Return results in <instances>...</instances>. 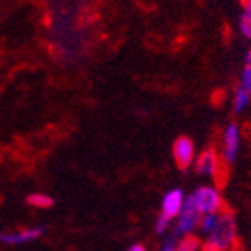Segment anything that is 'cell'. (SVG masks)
<instances>
[{"mask_svg":"<svg viewBox=\"0 0 251 251\" xmlns=\"http://www.w3.org/2000/svg\"><path fill=\"white\" fill-rule=\"evenodd\" d=\"M237 246V222L234 213L223 209L211 234L202 241V251H232Z\"/></svg>","mask_w":251,"mask_h":251,"instance_id":"cell-1","label":"cell"},{"mask_svg":"<svg viewBox=\"0 0 251 251\" xmlns=\"http://www.w3.org/2000/svg\"><path fill=\"white\" fill-rule=\"evenodd\" d=\"M201 218H202V213L199 211L195 201L192 199V195H186L183 207H181L179 214H177V218H176L174 228H172V235H174V237H183V235L193 234V232L199 228Z\"/></svg>","mask_w":251,"mask_h":251,"instance_id":"cell-2","label":"cell"},{"mask_svg":"<svg viewBox=\"0 0 251 251\" xmlns=\"http://www.w3.org/2000/svg\"><path fill=\"white\" fill-rule=\"evenodd\" d=\"M193 169L197 171V174L204 177H213L218 183H223L222 172L225 171V162L222 160L220 153L213 148H207L202 153H199L195 163H193Z\"/></svg>","mask_w":251,"mask_h":251,"instance_id":"cell-3","label":"cell"},{"mask_svg":"<svg viewBox=\"0 0 251 251\" xmlns=\"http://www.w3.org/2000/svg\"><path fill=\"white\" fill-rule=\"evenodd\" d=\"M192 199L197 204L199 211L202 214H209V213H220L223 211V197L220 190L213 184H204V186H199L195 192L192 193Z\"/></svg>","mask_w":251,"mask_h":251,"instance_id":"cell-4","label":"cell"},{"mask_svg":"<svg viewBox=\"0 0 251 251\" xmlns=\"http://www.w3.org/2000/svg\"><path fill=\"white\" fill-rule=\"evenodd\" d=\"M241 128H239L237 123H228L225 126L222 134V160L226 165H232V163L237 160L239 150H241Z\"/></svg>","mask_w":251,"mask_h":251,"instance_id":"cell-5","label":"cell"},{"mask_svg":"<svg viewBox=\"0 0 251 251\" xmlns=\"http://www.w3.org/2000/svg\"><path fill=\"white\" fill-rule=\"evenodd\" d=\"M172 156H174V162L177 163V167L181 171H188L190 167H193L195 158H197L195 143L186 135L177 137L174 141V146H172Z\"/></svg>","mask_w":251,"mask_h":251,"instance_id":"cell-6","label":"cell"},{"mask_svg":"<svg viewBox=\"0 0 251 251\" xmlns=\"http://www.w3.org/2000/svg\"><path fill=\"white\" fill-rule=\"evenodd\" d=\"M46 234V228L42 226H30V228H21L16 232H2L0 235V243L4 244H26V243H34L39 237Z\"/></svg>","mask_w":251,"mask_h":251,"instance_id":"cell-7","label":"cell"},{"mask_svg":"<svg viewBox=\"0 0 251 251\" xmlns=\"http://www.w3.org/2000/svg\"><path fill=\"white\" fill-rule=\"evenodd\" d=\"M184 199H186V195H184L181 188L169 190L162 199V209H160V214L167 216L169 220H176L181 207H183V204H184Z\"/></svg>","mask_w":251,"mask_h":251,"instance_id":"cell-8","label":"cell"},{"mask_svg":"<svg viewBox=\"0 0 251 251\" xmlns=\"http://www.w3.org/2000/svg\"><path fill=\"white\" fill-rule=\"evenodd\" d=\"M250 105H251V95L243 86H237L234 95H232V109H234V113L243 114Z\"/></svg>","mask_w":251,"mask_h":251,"instance_id":"cell-9","label":"cell"},{"mask_svg":"<svg viewBox=\"0 0 251 251\" xmlns=\"http://www.w3.org/2000/svg\"><path fill=\"white\" fill-rule=\"evenodd\" d=\"M239 32L244 39H250L251 41V4L250 2H244L243 11H241V16H239Z\"/></svg>","mask_w":251,"mask_h":251,"instance_id":"cell-10","label":"cell"},{"mask_svg":"<svg viewBox=\"0 0 251 251\" xmlns=\"http://www.w3.org/2000/svg\"><path fill=\"white\" fill-rule=\"evenodd\" d=\"M202 246V243L199 241V237H195L193 234L183 235V237H176V250L177 251H199Z\"/></svg>","mask_w":251,"mask_h":251,"instance_id":"cell-11","label":"cell"},{"mask_svg":"<svg viewBox=\"0 0 251 251\" xmlns=\"http://www.w3.org/2000/svg\"><path fill=\"white\" fill-rule=\"evenodd\" d=\"M26 204L30 207H35V209H50L51 205L54 204V201L46 193H32V195L26 197Z\"/></svg>","mask_w":251,"mask_h":251,"instance_id":"cell-12","label":"cell"},{"mask_svg":"<svg viewBox=\"0 0 251 251\" xmlns=\"http://www.w3.org/2000/svg\"><path fill=\"white\" fill-rule=\"evenodd\" d=\"M222 213V211H220ZM220 213H209V214H202L201 218V223H199V230H201V234L207 235L211 234V230H213L214 226H216L218 223V218H220Z\"/></svg>","mask_w":251,"mask_h":251,"instance_id":"cell-13","label":"cell"},{"mask_svg":"<svg viewBox=\"0 0 251 251\" xmlns=\"http://www.w3.org/2000/svg\"><path fill=\"white\" fill-rule=\"evenodd\" d=\"M239 86H243L251 95V65H244L241 75H239Z\"/></svg>","mask_w":251,"mask_h":251,"instance_id":"cell-14","label":"cell"},{"mask_svg":"<svg viewBox=\"0 0 251 251\" xmlns=\"http://www.w3.org/2000/svg\"><path fill=\"white\" fill-rule=\"evenodd\" d=\"M172 225V220H169L167 216H163V214H158V218H156V223H155V232L156 234H165V232L171 228Z\"/></svg>","mask_w":251,"mask_h":251,"instance_id":"cell-15","label":"cell"},{"mask_svg":"<svg viewBox=\"0 0 251 251\" xmlns=\"http://www.w3.org/2000/svg\"><path fill=\"white\" fill-rule=\"evenodd\" d=\"M162 251H177V250H176V237H174V235H172V237L169 239L167 243L163 244Z\"/></svg>","mask_w":251,"mask_h":251,"instance_id":"cell-16","label":"cell"},{"mask_svg":"<svg viewBox=\"0 0 251 251\" xmlns=\"http://www.w3.org/2000/svg\"><path fill=\"white\" fill-rule=\"evenodd\" d=\"M128 251H146V248L143 244H134V246H130Z\"/></svg>","mask_w":251,"mask_h":251,"instance_id":"cell-17","label":"cell"},{"mask_svg":"<svg viewBox=\"0 0 251 251\" xmlns=\"http://www.w3.org/2000/svg\"><path fill=\"white\" fill-rule=\"evenodd\" d=\"M244 65H251V48L248 50V53H246V58H244Z\"/></svg>","mask_w":251,"mask_h":251,"instance_id":"cell-18","label":"cell"},{"mask_svg":"<svg viewBox=\"0 0 251 251\" xmlns=\"http://www.w3.org/2000/svg\"><path fill=\"white\" fill-rule=\"evenodd\" d=\"M246 2H250V4H251V0H246Z\"/></svg>","mask_w":251,"mask_h":251,"instance_id":"cell-19","label":"cell"},{"mask_svg":"<svg viewBox=\"0 0 251 251\" xmlns=\"http://www.w3.org/2000/svg\"><path fill=\"white\" fill-rule=\"evenodd\" d=\"M0 235H2V230H0Z\"/></svg>","mask_w":251,"mask_h":251,"instance_id":"cell-20","label":"cell"},{"mask_svg":"<svg viewBox=\"0 0 251 251\" xmlns=\"http://www.w3.org/2000/svg\"><path fill=\"white\" fill-rule=\"evenodd\" d=\"M243 2H246V0H243Z\"/></svg>","mask_w":251,"mask_h":251,"instance_id":"cell-21","label":"cell"}]
</instances>
